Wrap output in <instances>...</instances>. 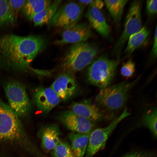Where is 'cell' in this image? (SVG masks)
<instances>
[{
    "label": "cell",
    "mask_w": 157,
    "mask_h": 157,
    "mask_svg": "<svg viewBox=\"0 0 157 157\" xmlns=\"http://www.w3.org/2000/svg\"><path fill=\"white\" fill-rule=\"evenodd\" d=\"M78 1L82 4L85 5H90L92 4L93 0H79Z\"/></svg>",
    "instance_id": "4dcf8cb0"
},
{
    "label": "cell",
    "mask_w": 157,
    "mask_h": 157,
    "mask_svg": "<svg viewBox=\"0 0 157 157\" xmlns=\"http://www.w3.org/2000/svg\"><path fill=\"white\" fill-rule=\"evenodd\" d=\"M51 154L53 157H75L69 143L61 140Z\"/></svg>",
    "instance_id": "cb8c5ba5"
},
{
    "label": "cell",
    "mask_w": 157,
    "mask_h": 157,
    "mask_svg": "<svg viewBox=\"0 0 157 157\" xmlns=\"http://www.w3.org/2000/svg\"><path fill=\"white\" fill-rule=\"evenodd\" d=\"M12 11L15 19L20 10L23 7L27 0H8Z\"/></svg>",
    "instance_id": "484cf974"
},
{
    "label": "cell",
    "mask_w": 157,
    "mask_h": 157,
    "mask_svg": "<svg viewBox=\"0 0 157 157\" xmlns=\"http://www.w3.org/2000/svg\"><path fill=\"white\" fill-rule=\"evenodd\" d=\"M83 8L77 3L70 2L59 7L50 23L55 27L66 29L78 23L83 12Z\"/></svg>",
    "instance_id": "9c48e42d"
},
{
    "label": "cell",
    "mask_w": 157,
    "mask_h": 157,
    "mask_svg": "<svg viewBox=\"0 0 157 157\" xmlns=\"http://www.w3.org/2000/svg\"><path fill=\"white\" fill-rule=\"evenodd\" d=\"M149 31L145 26L131 35L128 38L126 47L124 51L126 56L131 54L135 50L142 46L147 39Z\"/></svg>",
    "instance_id": "ac0fdd59"
},
{
    "label": "cell",
    "mask_w": 157,
    "mask_h": 157,
    "mask_svg": "<svg viewBox=\"0 0 157 157\" xmlns=\"http://www.w3.org/2000/svg\"><path fill=\"white\" fill-rule=\"evenodd\" d=\"M4 88L11 108L18 117L28 115L31 111V104L24 85L12 79L6 82Z\"/></svg>",
    "instance_id": "5b68a950"
},
{
    "label": "cell",
    "mask_w": 157,
    "mask_h": 157,
    "mask_svg": "<svg viewBox=\"0 0 157 157\" xmlns=\"http://www.w3.org/2000/svg\"><path fill=\"white\" fill-rule=\"evenodd\" d=\"M60 135L59 127L56 124H49L42 128L40 137L43 149L47 152L53 150L60 140Z\"/></svg>",
    "instance_id": "2e32d148"
},
{
    "label": "cell",
    "mask_w": 157,
    "mask_h": 157,
    "mask_svg": "<svg viewBox=\"0 0 157 157\" xmlns=\"http://www.w3.org/2000/svg\"><path fill=\"white\" fill-rule=\"evenodd\" d=\"M45 45V39L41 36L4 35L0 38V67L15 72H25Z\"/></svg>",
    "instance_id": "6da1fadb"
},
{
    "label": "cell",
    "mask_w": 157,
    "mask_h": 157,
    "mask_svg": "<svg viewBox=\"0 0 157 157\" xmlns=\"http://www.w3.org/2000/svg\"><path fill=\"white\" fill-rule=\"evenodd\" d=\"M15 19L8 1L0 0V26L12 23Z\"/></svg>",
    "instance_id": "603a6c76"
},
{
    "label": "cell",
    "mask_w": 157,
    "mask_h": 157,
    "mask_svg": "<svg viewBox=\"0 0 157 157\" xmlns=\"http://www.w3.org/2000/svg\"><path fill=\"white\" fill-rule=\"evenodd\" d=\"M92 35L90 25L85 23H77L65 29L62 33L61 38L55 41L54 44L62 45L86 42Z\"/></svg>",
    "instance_id": "8fae6325"
},
{
    "label": "cell",
    "mask_w": 157,
    "mask_h": 157,
    "mask_svg": "<svg viewBox=\"0 0 157 157\" xmlns=\"http://www.w3.org/2000/svg\"><path fill=\"white\" fill-rule=\"evenodd\" d=\"M157 27L156 25L154 37L153 45L151 51L152 55L154 58H156L157 57Z\"/></svg>",
    "instance_id": "f1b7e54d"
},
{
    "label": "cell",
    "mask_w": 157,
    "mask_h": 157,
    "mask_svg": "<svg viewBox=\"0 0 157 157\" xmlns=\"http://www.w3.org/2000/svg\"><path fill=\"white\" fill-rule=\"evenodd\" d=\"M142 123L148 128L155 138L157 137V111L156 107L151 108L144 114L142 118Z\"/></svg>",
    "instance_id": "7402d4cb"
},
{
    "label": "cell",
    "mask_w": 157,
    "mask_h": 157,
    "mask_svg": "<svg viewBox=\"0 0 157 157\" xmlns=\"http://www.w3.org/2000/svg\"><path fill=\"white\" fill-rule=\"evenodd\" d=\"M62 1L56 0L35 15L32 20L35 26H41L51 21L59 7Z\"/></svg>",
    "instance_id": "d6986e66"
},
{
    "label": "cell",
    "mask_w": 157,
    "mask_h": 157,
    "mask_svg": "<svg viewBox=\"0 0 157 157\" xmlns=\"http://www.w3.org/2000/svg\"><path fill=\"white\" fill-rule=\"evenodd\" d=\"M131 113L125 108L122 113L105 127L98 128L91 132L85 153L84 157H92L105 146L106 141L117 125Z\"/></svg>",
    "instance_id": "ba28073f"
},
{
    "label": "cell",
    "mask_w": 157,
    "mask_h": 157,
    "mask_svg": "<svg viewBox=\"0 0 157 157\" xmlns=\"http://www.w3.org/2000/svg\"><path fill=\"white\" fill-rule=\"evenodd\" d=\"M90 133L81 134L71 132L68 134L70 147L75 157H84Z\"/></svg>",
    "instance_id": "e0dca14e"
},
{
    "label": "cell",
    "mask_w": 157,
    "mask_h": 157,
    "mask_svg": "<svg viewBox=\"0 0 157 157\" xmlns=\"http://www.w3.org/2000/svg\"><path fill=\"white\" fill-rule=\"evenodd\" d=\"M135 71V65L131 60H129L122 65L120 70L121 75L126 78L131 76Z\"/></svg>",
    "instance_id": "d4e9b609"
},
{
    "label": "cell",
    "mask_w": 157,
    "mask_h": 157,
    "mask_svg": "<svg viewBox=\"0 0 157 157\" xmlns=\"http://www.w3.org/2000/svg\"><path fill=\"white\" fill-rule=\"evenodd\" d=\"M61 100L67 101L74 95L77 89V84L73 76L65 72L59 75L50 87Z\"/></svg>",
    "instance_id": "7c38bea8"
},
{
    "label": "cell",
    "mask_w": 157,
    "mask_h": 157,
    "mask_svg": "<svg viewBox=\"0 0 157 157\" xmlns=\"http://www.w3.org/2000/svg\"><path fill=\"white\" fill-rule=\"evenodd\" d=\"M138 79L121 82L100 89L95 98L97 106L110 111L122 108L126 103L129 91Z\"/></svg>",
    "instance_id": "3957f363"
},
{
    "label": "cell",
    "mask_w": 157,
    "mask_h": 157,
    "mask_svg": "<svg viewBox=\"0 0 157 157\" xmlns=\"http://www.w3.org/2000/svg\"><path fill=\"white\" fill-rule=\"evenodd\" d=\"M58 119L67 129L79 133H90L94 126V123L70 110L62 112L58 116Z\"/></svg>",
    "instance_id": "30bf717a"
},
{
    "label": "cell",
    "mask_w": 157,
    "mask_h": 157,
    "mask_svg": "<svg viewBox=\"0 0 157 157\" xmlns=\"http://www.w3.org/2000/svg\"><path fill=\"white\" fill-rule=\"evenodd\" d=\"M86 16L90 25L101 35L108 37L110 29L103 14L100 10L92 4L89 5Z\"/></svg>",
    "instance_id": "9a60e30c"
},
{
    "label": "cell",
    "mask_w": 157,
    "mask_h": 157,
    "mask_svg": "<svg viewBox=\"0 0 157 157\" xmlns=\"http://www.w3.org/2000/svg\"><path fill=\"white\" fill-rule=\"evenodd\" d=\"M128 1L125 0L104 1V3L117 25L120 23L124 7Z\"/></svg>",
    "instance_id": "44dd1931"
},
{
    "label": "cell",
    "mask_w": 157,
    "mask_h": 157,
    "mask_svg": "<svg viewBox=\"0 0 157 157\" xmlns=\"http://www.w3.org/2000/svg\"><path fill=\"white\" fill-rule=\"evenodd\" d=\"M51 3L50 0H27L23 7V13L29 19L49 6Z\"/></svg>",
    "instance_id": "ffe728a7"
},
{
    "label": "cell",
    "mask_w": 157,
    "mask_h": 157,
    "mask_svg": "<svg viewBox=\"0 0 157 157\" xmlns=\"http://www.w3.org/2000/svg\"><path fill=\"white\" fill-rule=\"evenodd\" d=\"M156 0H148L146 2V9L148 14L153 15L157 13Z\"/></svg>",
    "instance_id": "4316f807"
},
{
    "label": "cell",
    "mask_w": 157,
    "mask_h": 157,
    "mask_svg": "<svg viewBox=\"0 0 157 157\" xmlns=\"http://www.w3.org/2000/svg\"><path fill=\"white\" fill-rule=\"evenodd\" d=\"M33 97L38 108L45 113L49 112L59 104L61 100L50 87L37 88L33 92Z\"/></svg>",
    "instance_id": "4fadbf2b"
},
{
    "label": "cell",
    "mask_w": 157,
    "mask_h": 157,
    "mask_svg": "<svg viewBox=\"0 0 157 157\" xmlns=\"http://www.w3.org/2000/svg\"><path fill=\"white\" fill-rule=\"evenodd\" d=\"M99 51L97 45L92 43L83 42L74 44L63 58L61 67L65 72L80 71L92 62Z\"/></svg>",
    "instance_id": "7a4b0ae2"
},
{
    "label": "cell",
    "mask_w": 157,
    "mask_h": 157,
    "mask_svg": "<svg viewBox=\"0 0 157 157\" xmlns=\"http://www.w3.org/2000/svg\"><path fill=\"white\" fill-rule=\"evenodd\" d=\"M123 157H156L150 154L142 152H135L126 154Z\"/></svg>",
    "instance_id": "83f0119b"
},
{
    "label": "cell",
    "mask_w": 157,
    "mask_h": 157,
    "mask_svg": "<svg viewBox=\"0 0 157 157\" xmlns=\"http://www.w3.org/2000/svg\"><path fill=\"white\" fill-rule=\"evenodd\" d=\"M104 3L101 0H93L92 4L99 10L101 9L103 7Z\"/></svg>",
    "instance_id": "f546056e"
},
{
    "label": "cell",
    "mask_w": 157,
    "mask_h": 157,
    "mask_svg": "<svg viewBox=\"0 0 157 157\" xmlns=\"http://www.w3.org/2000/svg\"><path fill=\"white\" fill-rule=\"evenodd\" d=\"M141 1L135 0L131 3L126 17L122 33L116 42L113 53L119 58L124 44L130 36L139 31L142 26Z\"/></svg>",
    "instance_id": "8992f818"
},
{
    "label": "cell",
    "mask_w": 157,
    "mask_h": 157,
    "mask_svg": "<svg viewBox=\"0 0 157 157\" xmlns=\"http://www.w3.org/2000/svg\"><path fill=\"white\" fill-rule=\"evenodd\" d=\"M119 58L110 59L106 55L97 58L88 69L89 82L100 89L109 86L115 75L120 62Z\"/></svg>",
    "instance_id": "277c9868"
},
{
    "label": "cell",
    "mask_w": 157,
    "mask_h": 157,
    "mask_svg": "<svg viewBox=\"0 0 157 157\" xmlns=\"http://www.w3.org/2000/svg\"><path fill=\"white\" fill-rule=\"evenodd\" d=\"M69 108L70 110L75 114L94 123L101 120L104 117V114L99 107L89 101L73 103Z\"/></svg>",
    "instance_id": "5bb4252c"
},
{
    "label": "cell",
    "mask_w": 157,
    "mask_h": 157,
    "mask_svg": "<svg viewBox=\"0 0 157 157\" xmlns=\"http://www.w3.org/2000/svg\"><path fill=\"white\" fill-rule=\"evenodd\" d=\"M23 134L22 124L17 114L9 106H0V139L17 140Z\"/></svg>",
    "instance_id": "52a82bcc"
}]
</instances>
